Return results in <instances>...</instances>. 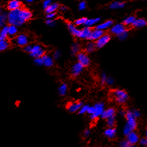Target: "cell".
I'll return each mask as SVG.
<instances>
[{
	"instance_id": "6da1fadb",
	"label": "cell",
	"mask_w": 147,
	"mask_h": 147,
	"mask_svg": "<svg viewBox=\"0 0 147 147\" xmlns=\"http://www.w3.org/2000/svg\"><path fill=\"white\" fill-rule=\"evenodd\" d=\"M32 13L28 9H18L10 11L7 14V21L9 25L21 26L32 18Z\"/></svg>"
},
{
	"instance_id": "7a4b0ae2",
	"label": "cell",
	"mask_w": 147,
	"mask_h": 147,
	"mask_svg": "<svg viewBox=\"0 0 147 147\" xmlns=\"http://www.w3.org/2000/svg\"><path fill=\"white\" fill-rule=\"evenodd\" d=\"M113 97L117 103L120 104L125 103L128 99V94L124 90L120 89H116L113 91Z\"/></svg>"
},
{
	"instance_id": "3957f363",
	"label": "cell",
	"mask_w": 147,
	"mask_h": 147,
	"mask_svg": "<svg viewBox=\"0 0 147 147\" xmlns=\"http://www.w3.org/2000/svg\"><path fill=\"white\" fill-rule=\"evenodd\" d=\"M104 110V104L103 103H97L93 106V110L91 115H90L92 120H95L100 117Z\"/></svg>"
},
{
	"instance_id": "277c9868",
	"label": "cell",
	"mask_w": 147,
	"mask_h": 147,
	"mask_svg": "<svg viewBox=\"0 0 147 147\" xmlns=\"http://www.w3.org/2000/svg\"><path fill=\"white\" fill-rule=\"evenodd\" d=\"M45 50L42 46L39 45H32V50L29 53L31 57L34 58H37V57H42L45 54Z\"/></svg>"
},
{
	"instance_id": "5b68a950",
	"label": "cell",
	"mask_w": 147,
	"mask_h": 147,
	"mask_svg": "<svg viewBox=\"0 0 147 147\" xmlns=\"http://www.w3.org/2000/svg\"><path fill=\"white\" fill-rule=\"evenodd\" d=\"M125 117L127 120V125H129L133 130H134L137 125V120H136L137 118L133 115L132 110H129L126 112L125 116Z\"/></svg>"
},
{
	"instance_id": "8992f818",
	"label": "cell",
	"mask_w": 147,
	"mask_h": 147,
	"mask_svg": "<svg viewBox=\"0 0 147 147\" xmlns=\"http://www.w3.org/2000/svg\"><path fill=\"white\" fill-rule=\"evenodd\" d=\"M111 35L109 34H104L101 37H100L98 40H96V48H101L104 47L105 45L109 43V42L111 40Z\"/></svg>"
},
{
	"instance_id": "52a82bcc",
	"label": "cell",
	"mask_w": 147,
	"mask_h": 147,
	"mask_svg": "<svg viewBox=\"0 0 147 147\" xmlns=\"http://www.w3.org/2000/svg\"><path fill=\"white\" fill-rule=\"evenodd\" d=\"M77 58L78 62L80 63L84 67L90 65V59L87 54L84 52H78L77 54Z\"/></svg>"
},
{
	"instance_id": "ba28073f",
	"label": "cell",
	"mask_w": 147,
	"mask_h": 147,
	"mask_svg": "<svg viewBox=\"0 0 147 147\" xmlns=\"http://www.w3.org/2000/svg\"><path fill=\"white\" fill-rule=\"evenodd\" d=\"M127 30L124 24H122V23H118V24L114 25L112 27V29H111L112 33L116 35H119L120 34L123 33H124Z\"/></svg>"
},
{
	"instance_id": "9c48e42d",
	"label": "cell",
	"mask_w": 147,
	"mask_h": 147,
	"mask_svg": "<svg viewBox=\"0 0 147 147\" xmlns=\"http://www.w3.org/2000/svg\"><path fill=\"white\" fill-rule=\"evenodd\" d=\"M104 34V31L102 30H100L98 29H95L94 30H92L91 33H90V37H89L88 40H92V41H96L98 40L100 37L102 36Z\"/></svg>"
},
{
	"instance_id": "30bf717a",
	"label": "cell",
	"mask_w": 147,
	"mask_h": 147,
	"mask_svg": "<svg viewBox=\"0 0 147 147\" xmlns=\"http://www.w3.org/2000/svg\"><path fill=\"white\" fill-rule=\"evenodd\" d=\"M15 42L18 46L25 47L28 44V37L25 34H21L16 37Z\"/></svg>"
},
{
	"instance_id": "8fae6325",
	"label": "cell",
	"mask_w": 147,
	"mask_h": 147,
	"mask_svg": "<svg viewBox=\"0 0 147 147\" xmlns=\"http://www.w3.org/2000/svg\"><path fill=\"white\" fill-rule=\"evenodd\" d=\"M127 140L129 142L130 146H134L139 142L140 140H139L138 134L136 132H134V131H132V132H131L129 134L127 135Z\"/></svg>"
},
{
	"instance_id": "7c38bea8",
	"label": "cell",
	"mask_w": 147,
	"mask_h": 147,
	"mask_svg": "<svg viewBox=\"0 0 147 147\" xmlns=\"http://www.w3.org/2000/svg\"><path fill=\"white\" fill-rule=\"evenodd\" d=\"M84 67L81 65L80 63L78 62V63H76L71 68V72L72 76H74V77H76V76H79L80 74V73L82 72V70H83Z\"/></svg>"
},
{
	"instance_id": "4fadbf2b",
	"label": "cell",
	"mask_w": 147,
	"mask_h": 147,
	"mask_svg": "<svg viewBox=\"0 0 147 147\" xmlns=\"http://www.w3.org/2000/svg\"><path fill=\"white\" fill-rule=\"evenodd\" d=\"M21 2L20 0H11L7 4V8L9 11L16 10V9H21Z\"/></svg>"
},
{
	"instance_id": "5bb4252c",
	"label": "cell",
	"mask_w": 147,
	"mask_h": 147,
	"mask_svg": "<svg viewBox=\"0 0 147 147\" xmlns=\"http://www.w3.org/2000/svg\"><path fill=\"white\" fill-rule=\"evenodd\" d=\"M67 26H68V29L69 30L70 33L75 37H80V32L81 30L78 29L76 26L75 24H73L71 23H68L67 24Z\"/></svg>"
},
{
	"instance_id": "9a60e30c",
	"label": "cell",
	"mask_w": 147,
	"mask_h": 147,
	"mask_svg": "<svg viewBox=\"0 0 147 147\" xmlns=\"http://www.w3.org/2000/svg\"><path fill=\"white\" fill-rule=\"evenodd\" d=\"M82 102H77V103H70L68 105V110L70 112H76L80 109V108L82 105Z\"/></svg>"
},
{
	"instance_id": "2e32d148",
	"label": "cell",
	"mask_w": 147,
	"mask_h": 147,
	"mask_svg": "<svg viewBox=\"0 0 147 147\" xmlns=\"http://www.w3.org/2000/svg\"><path fill=\"white\" fill-rule=\"evenodd\" d=\"M42 59H43V65L47 67H51L54 65V59L51 56L47 55V54H44L42 56Z\"/></svg>"
},
{
	"instance_id": "e0dca14e",
	"label": "cell",
	"mask_w": 147,
	"mask_h": 147,
	"mask_svg": "<svg viewBox=\"0 0 147 147\" xmlns=\"http://www.w3.org/2000/svg\"><path fill=\"white\" fill-rule=\"evenodd\" d=\"M147 25L146 20L144 18H136L132 26L135 28H142Z\"/></svg>"
},
{
	"instance_id": "ac0fdd59",
	"label": "cell",
	"mask_w": 147,
	"mask_h": 147,
	"mask_svg": "<svg viewBox=\"0 0 147 147\" xmlns=\"http://www.w3.org/2000/svg\"><path fill=\"white\" fill-rule=\"evenodd\" d=\"M115 114V110L113 108H111L107 109V110H104V112L101 114V118L103 119H107L110 117L114 116Z\"/></svg>"
},
{
	"instance_id": "d6986e66",
	"label": "cell",
	"mask_w": 147,
	"mask_h": 147,
	"mask_svg": "<svg viewBox=\"0 0 147 147\" xmlns=\"http://www.w3.org/2000/svg\"><path fill=\"white\" fill-rule=\"evenodd\" d=\"M91 31H92V29H90V27L85 26L83 29L81 30L80 37V38H85L88 40L89 37H90V33H91Z\"/></svg>"
},
{
	"instance_id": "ffe728a7",
	"label": "cell",
	"mask_w": 147,
	"mask_h": 147,
	"mask_svg": "<svg viewBox=\"0 0 147 147\" xmlns=\"http://www.w3.org/2000/svg\"><path fill=\"white\" fill-rule=\"evenodd\" d=\"M113 21L111 20H109V21H106L105 22L102 23H100L98 24L97 26L96 27V29H100V30H102V31H104V30L109 29L113 26Z\"/></svg>"
},
{
	"instance_id": "44dd1931",
	"label": "cell",
	"mask_w": 147,
	"mask_h": 147,
	"mask_svg": "<svg viewBox=\"0 0 147 147\" xmlns=\"http://www.w3.org/2000/svg\"><path fill=\"white\" fill-rule=\"evenodd\" d=\"M104 134H105L106 137H107L108 138H114L115 137V134H116V129L113 127H109L105 130Z\"/></svg>"
},
{
	"instance_id": "7402d4cb",
	"label": "cell",
	"mask_w": 147,
	"mask_h": 147,
	"mask_svg": "<svg viewBox=\"0 0 147 147\" xmlns=\"http://www.w3.org/2000/svg\"><path fill=\"white\" fill-rule=\"evenodd\" d=\"M125 5V3L123 2V1H113L109 6V8L111 9H118L123 8Z\"/></svg>"
},
{
	"instance_id": "603a6c76",
	"label": "cell",
	"mask_w": 147,
	"mask_h": 147,
	"mask_svg": "<svg viewBox=\"0 0 147 147\" xmlns=\"http://www.w3.org/2000/svg\"><path fill=\"white\" fill-rule=\"evenodd\" d=\"M59 8V4H57V3H51L49 7L45 9V12H46L47 14L53 13V12H55Z\"/></svg>"
},
{
	"instance_id": "cb8c5ba5",
	"label": "cell",
	"mask_w": 147,
	"mask_h": 147,
	"mask_svg": "<svg viewBox=\"0 0 147 147\" xmlns=\"http://www.w3.org/2000/svg\"><path fill=\"white\" fill-rule=\"evenodd\" d=\"M18 26H15V25H10L8 26V35L9 36H13L16 34L18 33Z\"/></svg>"
},
{
	"instance_id": "d4e9b609",
	"label": "cell",
	"mask_w": 147,
	"mask_h": 147,
	"mask_svg": "<svg viewBox=\"0 0 147 147\" xmlns=\"http://www.w3.org/2000/svg\"><path fill=\"white\" fill-rule=\"evenodd\" d=\"M100 18H91V19H87L85 23H84V26H88V27H91V26H94V25L97 24L98 23H99L100 21Z\"/></svg>"
},
{
	"instance_id": "484cf974",
	"label": "cell",
	"mask_w": 147,
	"mask_h": 147,
	"mask_svg": "<svg viewBox=\"0 0 147 147\" xmlns=\"http://www.w3.org/2000/svg\"><path fill=\"white\" fill-rule=\"evenodd\" d=\"M9 47V42L6 39L0 40V52L6 50Z\"/></svg>"
},
{
	"instance_id": "4316f807",
	"label": "cell",
	"mask_w": 147,
	"mask_h": 147,
	"mask_svg": "<svg viewBox=\"0 0 147 147\" xmlns=\"http://www.w3.org/2000/svg\"><path fill=\"white\" fill-rule=\"evenodd\" d=\"M67 90H68V86L65 84H62L59 87V89H58V92H59V95L60 96H64V95L66 94Z\"/></svg>"
},
{
	"instance_id": "83f0119b",
	"label": "cell",
	"mask_w": 147,
	"mask_h": 147,
	"mask_svg": "<svg viewBox=\"0 0 147 147\" xmlns=\"http://www.w3.org/2000/svg\"><path fill=\"white\" fill-rule=\"evenodd\" d=\"M96 44L94 43H93V42H90V43H87V46H86V52L88 53L93 52L96 50Z\"/></svg>"
},
{
	"instance_id": "f1b7e54d",
	"label": "cell",
	"mask_w": 147,
	"mask_h": 147,
	"mask_svg": "<svg viewBox=\"0 0 147 147\" xmlns=\"http://www.w3.org/2000/svg\"><path fill=\"white\" fill-rule=\"evenodd\" d=\"M135 19V16H130L127 17V18H126L124 20L123 24H124L125 26H132V23H133Z\"/></svg>"
},
{
	"instance_id": "f546056e",
	"label": "cell",
	"mask_w": 147,
	"mask_h": 147,
	"mask_svg": "<svg viewBox=\"0 0 147 147\" xmlns=\"http://www.w3.org/2000/svg\"><path fill=\"white\" fill-rule=\"evenodd\" d=\"M8 36V26H3L0 31V38L6 39Z\"/></svg>"
},
{
	"instance_id": "4dcf8cb0",
	"label": "cell",
	"mask_w": 147,
	"mask_h": 147,
	"mask_svg": "<svg viewBox=\"0 0 147 147\" xmlns=\"http://www.w3.org/2000/svg\"><path fill=\"white\" fill-rule=\"evenodd\" d=\"M106 123H107V125L109 126V127H113L114 125L115 124V115L106 119Z\"/></svg>"
},
{
	"instance_id": "1f68e13d",
	"label": "cell",
	"mask_w": 147,
	"mask_h": 147,
	"mask_svg": "<svg viewBox=\"0 0 147 147\" xmlns=\"http://www.w3.org/2000/svg\"><path fill=\"white\" fill-rule=\"evenodd\" d=\"M7 20V14L1 13L0 14V28L3 27L4 26L6 21Z\"/></svg>"
},
{
	"instance_id": "d6a6232c",
	"label": "cell",
	"mask_w": 147,
	"mask_h": 147,
	"mask_svg": "<svg viewBox=\"0 0 147 147\" xmlns=\"http://www.w3.org/2000/svg\"><path fill=\"white\" fill-rule=\"evenodd\" d=\"M80 51V45L78 43H74L71 47V53L73 54H77Z\"/></svg>"
},
{
	"instance_id": "836d02e7",
	"label": "cell",
	"mask_w": 147,
	"mask_h": 147,
	"mask_svg": "<svg viewBox=\"0 0 147 147\" xmlns=\"http://www.w3.org/2000/svg\"><path fill=\"white\" fill-rule=\"evenodd\" d=\"M87 18H80L79 19H77L76 21H75L74 24L76 25V26H82V25H84L86 21H87Z\"/></svg>"
},
{
	"instance_id": "e575fe53",
	"label": "cell",
	"mask_w": 147,
	"mask_h": 147,
	"mask_svg": "<svg viewBox=\"0 0 147 147\" xmlns=\"http://www.w3.org/2000/svg\"><path fill=\"white\" fill-rule=\"evenodd\" d=\"M132 131H134L133 129H132L129 125L127 124L125 125V126L124 127V128H123V134H124L125 136L127 135L128 134H129L131 132H132Z\"/></svg>"
},
{
	"instance_id": "d590c367",
	"label": "cell",
	"mask_w": 147,
	"mask_h": 147,
	"mask_svg": "<svg viewBox=\"0 0 147 147\" xmlns=\"http://www.w3.org/2000/svg\"><path fill=\"white\" fill-rule=\"evenodd\" d=\"M88 108H89V105H82V107L80 108V109L78 110L79 111V114H80V115H83L84 113H87V110H88Z\"/></svg>"
},
{
	"instance_id": "8d00e7d4",
	"label": "cell",
	"mask_w": 147,
	"mask_h": 147,
	"mask_svg": "<svg viewBox=\"0 0 147 147\" xmlns=\"http://www.w3.org/2000/svg\"><path fill=\"white\" fill-rule=\"evenodd\" d=\"M35 65H37V66H42L43 65V59L42 57H37V58H35V61H34Z\"/></svg>"
},
{
	"instance_id": "74e56055",
	"label": "cell",
	"mask_w": 147,
	"mask_h": 147,
	"mask_svg": "<svg viewBox=\"0 0 147 147\" xmlns=\"http://www.w3.org/2000/svg\"><path fill=\"white\" fill-rule=\"evenodd\" d=\"M46 23L47 25H48L50 27H54V26H55L56 24V21H54V19H49V18H47V20Z\"/></svg>"
},
{
	"instance_id": "f35d334b",
	"label": "cell",
	"mask_w": 147,
	"mask_h": 147,
	"mask_svg": "<svg viewBox=\"0 0 147 147\" xmlns=\"http://www.w3.org/2000/svg\"><path fill=\"white\" fill-rule=\"evenodd\" d=\"M118 37H119V39L120 40H125V39L127 38V36H128V33H127V31H125L124 33H121V34H120L119 35H118Z\"/></svg>"
},
{
	"instance_id": "ab89813d",
	"label": "cell",
	"mask_w": 147,
	"mask_h": 147,
	"mask_svg": "<svg viewBox=\"0 0 147 147\" xmlns=\"http://www.w3.org/2000/svg\"><path fill=\"white\" fill-rule=\"evenodd\" d=\"M51 4V0H44L43 3H42V7H43V9H46L50 4Z\"/></svg>"
},
{
	"instance_id": "60d3db41",
	"label": "cell",
	"mask_w": 147,
	"mask_h": 147,
	"mask_svg": "<svg viewBox=\"0 0 147 147\" xmlns=\"http://www.w3.org/2000/svg\"><path fill=\"white\" fill-rule=\"evenodd\" d=\"M87 7V4L84 1H82L79 3V5H78V8H79L80 10H84Z\"/></svg>"
},
{
	"instance_id": "b9f144b4",
	"label": "cell",
	"mask_w": 147,
	"mask_h": 147,
	"mask_svg": "<svg viewBox=\"0 0 147 147\" xmlns=\"http://www.w3.org/2000/svg\"><path fill=\"white\" fill-rule=\"evenodd\" d=\"M120 146L122 147H129L131 146L130 144H129V142H127V140H123L120 143Z\"/></svg>"
},
{
	"instance_id": "7bdbcfd3",
	"label": "cell",
	"mask_w": 147,
	"mask_h": 147,
	"mask_svg": "<svg viewBox=\"0 0 147 147\" xmlns=\"http://www.w3.org/2000/svg\"><path fill=\"white\" fill-rule=\"evenodd\" d=\"M113 83H114L113 79L112 77H111V76H107V78H106V84H107L108 85H112V84H113Z\"/></svg>"
},
{
	"instance_id": "ee69618b",
	"label": "cell",
	"mask_w": 147,
	"mask_h": 147,
	"mask_svg": "<svg viewBox=\"0 0 147 147\" xmlns=\"http://www.w3.org/2000/svg\"><path fill=\"white\" fill-rule=\"evenodd\" d=\"M106 78H107V75L105 73H102V74L101 76V82L103 85H104L106 84Z\"/></svg>"
},
{
	"instance_id": "f6af8a7d",
	"label": "cell",
	"mask_w": 147,
	"mask_h": 147,
	"mask_svg": "<svg viewBox=\"0 0 147 147\" xmlns=\"http://www.w3.org/2000/svg\"><path fill=\"white\" fill-rule=\"evenodd\" d=\"M53 57H54V59H58L59 57H61V52L59 50H56L54 52V54H53Z\"/></svg>"
},
{
	"instance_id": "bcb514c9",
	"label": "cell",
	"mask_w": 147,
	"mask_h": 147,
	"mask_svg": "<svg viewBox=\"0 0 147 147\" xmlns=\"http://www.w3.org/2000/svg\"><path fill=\"white\" fill-rule=\"evenodd\" d=\"M132 114H133V115L134 117H135L136 118H140V117L141 113H140V112L139 110H132Z\"/></svg>"
},
{
	"instance_id": "7dc6e473",
	"label": "cell",
	"mask_w": 147,
	"mask_h": 147,
	"mask_svg": "<svg viewBox=\"0 0 147 147\" xmlns=\"http://www.w3.org/2000/svg\"><path fill=\"white\" fill-rule=\"evenodd\" d=\"M32 45H27L24 47V50L26 51V52L30 53V52L31 50H32Z\"/></svg>"
},
{
	"instance_id": "c3c4849f",
	"label": "cell",
	"mask_w": 147,
	"mask_h": 147,
	"mask_svg": "<svg viewBox=\"0 0 147 147\" xmlns=\"http://www.w3.org/2000/svg\"><path fill=\"white\" fill-rule=\"evenodd\" d=\"M140 144L143 145V146H147V138H142L140 140Z\"/></svg>"
},
{
	"instance_id": "681fc988",
	"label": "cell",
	"mask_w": 147,
	"mask_h": 147,
	"mask_svg": "<svg viewBox=\"0 0 147 147\" xmlns=\"http://www.w3.org/2000/svg\"><path fill=\"white\" fill-rule=\"evenodd\" d=\"M55 16H56L55 12H53V13H49L47 14V18H49V19H54Z\"/></svg>"
},
{
	"instance_id": "f907efd6",
	"label": "cell",
	"mask_w": 147,
	"mask_h": 147,
	"mask_svg": "<svg viewBox=\"0 0 147 147\" xmlns=\"http://www.w3.org/2000/svg\"><path fill=\"white\" fill-rule=\"evenodd\" d=\"M90 130H88V129H86V130H84V137H88L89 136H90Z\"/></svg>"
},
{
	"instance_id": "816d5d0a",
	"label": "cell",
	"mask_w": 147,
	"mask_h": 147,
	"mask_svg": "<svg viewBox=\"0 0 147 147\" xmlns=\"http://www.w3.org/2000/svg\"><path fill=\"white\" fill-rule=\"evenodd\" d=\"M119 114H120V115H121V116L124 117V116H125L126 112L124 110H121L119 111Z\"/></svg>"
},
{
	"instance_id": "f5cc1de1",
	"label": "cell",
	"mask_w": 147,
	"mask_h": 147,
	"mask_svg": "<svg viewBox=\"0 0 147 147\" xmlns=\"http://www.w3.org/2000/svg\"><path fill=\"white\" fill-rule=\"evenodd\" d=\"M60 10L62 11V12H65V11L67 10V7H65V6H62V7H60Z\"/></svg>"
},
{
	"instance_id": "db71d44e",
	"label": "cell",
	"mask_w": 147,
	"mask_h": 147,
	"mask_svg": "<svg viewBox=\"0 0 147 147\" xmlns=\"http://www.w3.org/2000/svg\"><path fill=\"white\" fill-rule=\"evenodd\" d=\"M26 1H27V2H28V3H31V2H32V1H35V0H26Z\"/></svg>"
},
{
	"instance_id": "11a10c76",
	"label": "cell",
	"mask_w": 147,
	"mask_h": 147,
	"mask_svg": "<svg viewBox=\"0 0 147 147\" xmlns=\"http://www.w3.org/2000/svg\"><path fill=\"white\" fill-rule=\"evenodd\" d=\"M1 13H2V11H1V7H0V14H1Z\"/></svg>"
},
{
	"instance_id": "9f6ffc18",
	"label": "cell",
	"mask_w": 147,
	"mask_h": 147,
	"mask_svg": "<svg viewBox=\"0 0 147 147\" xmlns=\"http://www.w3.org/2000/svg\"><path fill=\"white\" fill-rule=\"evenodd\" d=\"M146 138H147V129H146Z\"/></svg>"
},
{
	"instance_id": "6f0895ef",
	"label": "cell",
	"mask_w": 147,
	"mask_h": 147,
	"mask_svg": "<svg viewBox=\"0 0 147 147\" xmlns=\"http://www.w3.org/2000/svg\"><path fill=\"white\" fill-rule=\"evenodd\" d=\"M144 1H147V0H144Z\"/></svg>"
},
{
	"instance_id": "680465c9",
	"label": "cell",
	"mask_w": 147,
	"mask_h": 147,
	"mask_svg": "<svg viewBox=\"0 0 147 147\" xmlns=\"http://www.w3.org/2000/svg\"><path fill=\"white\" fill-rule=\"evenodd\" d=\"M0 40H1V38H0Z\"/></svg>"
}]
</instances>
